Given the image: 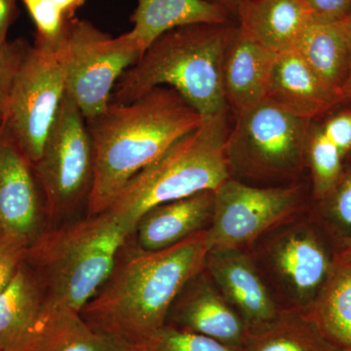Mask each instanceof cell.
Here are the masks:
<instances>
[{"label":"cell","mask_w":351,"mask_h":351,"mask_svg":"<svg viewBox=\"0 0 351 351\" xmlns=\"http://www.w3.org/2000/svg\"><path fill=\"white\" fill-rule=\"evenodd\" d=\"M38 351H135L123 339L97 331L80 313L48 306L47 319Z\"/></svg>","instance_id":"obj_23"},{"label":"cell","mask_w":351,"mask_h":351,"mask_svg":"<svg viewBox=\"0 0 351 351\" xmlns=\"http://www.w3.org/2000/svg\"><path fill=\"white\" fill-rule=\"evenodd\" d=\"M276 57L237 25L223 64L226 103L237 114L265 100Z\"/></svg>","instance_id":"obj_19"},{"label":"cell","mask_w":351,"mask_h":351,"mask_svg":"<svg viewBox=\"0 0 351 351\" xmlns=\"http://www.w3.org/2000/svg\"><path fill=\"white\" fill-rule=\"evenodd\" d=\"M66 93L61 48L48 50L34 44L16 76L3 123L32 165L43 154Z\"/></svg>","instance_id":"obj_9"},{"label":"cell","mask_w":351,"mask_h":351,"mask_svg":"<svg viewBox=\"0 0 351 351\" xmlns=\"http://www.w3.org/2000/svg\"><path fill=\"white\" fill-rule=\"evenodd\" d=\"M204 270L249 332L269 324L281 311L255 258L244 249L208 251Z\"/></svg>","instance_id":"obj_13"},{"label":"cell","mask_w":351,"mask_h":351,"mask_svg":"<svg viewBox=\"0 0 351 351\" xmlns=\"http://www.w3.org/2000/svg\"><path fill=\"white\" fill-rule=\"evenodd\" d=\"M34 169L52 223L88 202L94 180L93 144L86 119L68 92Z\"/></svg>","instance_id":"obj_8"},{"label":"cell","mask_w":351,"mask_h":351,"mask_svg":"<svg viewBox=\"0 0 351 351\" xmlns=\"http://www.w3.org/2000/svg\"><path fill=\"white\" fill-rule=\"evenodd\" d=\"M237 18L247 36L277 55L295 49L315 21L306 0H242Z\"/></svg>","instance_id":"obj_17"},{"label":"cell","mask_w":351,"mask_h":351,"mask_svg":"<svg viewBox=\"0 0 351 351\" xmlns=\"http://www.w3.org/2000/svg\"><path fill=\"white\" fill-rule=\"evenodd\" d=\"M338 263H351V244L350 246L346 247L345 250L339 254L337 258Z\"/></svg>","instance_id":"obj_35"},{"label":"cell","mask_w":351,"mask_h":351,"mask_svg":"<svg viewBox=\"0 0 351 351\" xmlns=\"http://www.w3.org/2000/svg\"><path fill=\"white\" fill-rule=\"evenodd\" d=\"M351 95V73H350V82H348V90H346V98H350V96ZM348 103V101H346Z\"/></svg>","instance_id":"obj_36"},{"label":"cell","mask_w":351,"mask_h":351,"mask_svg":"<svg viewBox=\"0 0 351 351\" xmlns=\"http://www.w3.org/2000/svg\"><path fill=\"white\" fill-rule=\"evenodd\" d=\"M241 348L169 324L134 346L135 351H241Z\"/></svg>","instance_id":"obj_26"},{"label":"cell","mask_w":351,"mask_h":351,"mask_svg":"<svg viewBox=\"0 0 351 351\" xmlns=\"http://www.w3.org/2000/svg\"><path fill=\"white\" fill-rule=\"evenodd\" d=\"M306 313L339 351H351V263H338Z\"/></svg>","instance_id":"obj_24"},{"label":"cell","mask_w":351,"mask_h":351,"mask_svg":"<svg viewBox=\"0 0 351 351\" xmlns=\"http://www.w3.org/2000/svg\"><path fill=\"white\" fill-rule=\"evenodd\" d=\"M29 244L15 235L4 233L0 237V293L12 281L25 262Z\"/></svg>","instance_id":"obj_30"},{"label":"cell","mask_w":351,"mask_h":351,"mask_svg":"<svg viewBox=\"0 0 351 351\" xmlns=\"http://www.w3.org/2000/svg\"><path fill=\"white\" fill-rule=\"evenodd\" d=\"M316 21L332 22L351 15V0H306Z\"/></svg>","instance_id":"obj_31"},{"label":"cell","mask_w":351,"mask_h":351,"mask_svg":"<svg viewBox=\"0 0 351 351\" xmlns=\"http://www.w3.org/2000/svg\"><path fill=\"white\" fill-rule=\"evenodd\" d=\"M237 27L197 24L159 36L115 84L110 101L127 104L156 87H169L203 117L228 110L223 82L226 51Z\"/></svg>","instance_id":"obj_3"},{"label":"cell","mask_w":351,"mask_h":351,"mask_svg":"<svg viewBox=\"0 0 351 351\" xmlns=\"http://www.w3.org/2000/svg\"><path fill=\"white\" fill-rule=\"evenodd\" d=\"M130 235L108 211L44 230L25 262L38 276L47 306L80 313L107 280Z\"/></svg>","instance_id":"obj_4"},{"label":"cell","mask_w":351,"mask_h":351,"mask_svg":"<svg viewBox=\"0 0 351 351\" xmlns=\"http://www.w3.org/2000/svg\"><path fill=\"white\" fill-rule=\"evenodd\" d=\"M17 0H0V47L7 43L9 29L17 17Z\"/></svg>","instance_id":"obj_32"},{"label":"cell","mask_w":351,"mask_h":351,"mask_svg":"<svg viewBox=\"0 0 351 351\" xmlns=\"http://www.w3.org/2000/svg\"><path fill=\"white\" fill-rule=\"evenodd\" d=\"M294 218L267 233L260 262L288 302L286 308L309 311L338 262L308 221Z\"/></svg>","instance_id":"obj_11"},{"label":"cell","mask_w":351,"mask_h":351,"mask_svg":"<svg viewBox=\"0 0 351 351\" xmlns=\"http://www.w3.org/2000/svg\"><path fill=\"white\" fill-rule=\"evenodd\" d=\"M230 14L208 0H137L131 16L132 34L145 49L159 36L177 27L228 24Z\"/></svg>","instance_id":"obj_21"},{"label":"cell","mask_w":351,"mask_h":351,"mask_svg":"<svg viewBox=\"0 0 351 351\" xmlns=\"http://www.w3.org/2000/svg\"><path fill=\"white\" fill-rule=\"evenodd\" d=\"M61 49L66 92L85 119L105 112L120 76L145 51L131 31L112 38L93 23L76 17L69 22Z\"/></svg>","instance_id":"obj_7"},{"label":"cell","mask_w":351,"mask_h":351,"mask_svg":"<svg viewBox=\"0 0 351 351\" xmlns=\"http://www.w3.org/2000/svg\"><path fill=\"white\" fill-rule=\"evenodd\" d=\"M214 202V191H202L152 207L136 225V243L144 250H163L207 230L213 217Z\"/></svg>","instance_id":"obj_18"},{"label":"cell","mask_w":351,"mask_h":351,"mask_svg":"<svg viewBox=\"0 0 351 351\" xmlns=\"http://www.w3.org/2000/svg\"><path fill=\"white\" fill-rule=\"evenodd\" d=\"M130 237L80 315L97 331L135 346L165 326L176 298L204 269L209 247L206 230L158 251L144 250Z\"/></svg>","instance_id":"obj_1"},{"label":"cell","mask_w":351,"mask_h":351,"mask_svg":"<svg viewBox=\"0 0 351 351\" xmlns=\"http://www.w3.org/2000/svg\"><path fill=\"white\" fill-rule=\"evenodd\" d=\"M47 304L38 276L24 262L0 293V351H38Z\"/></svg>","instance_id":"obj_16"},{"label":"cell","mask_w":351,"mask_h":351,"mask_svg":"<svg viewBox=\"0 0 351 351\" xmlns=\"http://www.w3.org/2000/svg\"><path fill=\"white\" fill-rule=\"evenodd\" d=\"M208 1L218 4L225 8L230 15H234L237 17V9L242 0H208Z\"/></svg>","instance_id":"obj_34"},{"label":"cell","mask_w":351,"mask_h":351,"mask_svg":"<svg viewBox=\"0 0 351 351\" xmlns=\"http://www.w3.org/2000/svg\"><path fill=\"white\" fill-rule=\"evenodd\" d=\"M29 48L23 38L7 41L0 47V125L5 121L14 82Z\"/></svg>","instance_id":"obj_29"},{"label":"cell","mask_w":351,"mask_h":351,"mask_svg":"<svg viewBox=\"0 0 351 351\" xmlns=\"http://www.w3.org/2000/svg\"><path fill=\"white\" fill-rule=\"evenodd\" d=\"M166 324L239 348L249 334L241 316L219 293L204 269L182 289L171 306Z\"/></svg>","instance_id":"obj_14"},{"label":"cell","mask_w":351,"mask_h":351,"mask_svg":"<svg viewBox=\"0 0 351 351\" xmlns=\"http://www.w3.org/2000/svg\"><path fill=\"white\" fill-rule=\"evenodd\" d=\"M321 214L331 232L343 241L351 244V165L343 169L336 186L319 200Z\"/></svg>","instance_id":"obj_27"},{"label":"cell","mask_w":351,"mask_h":351,"mask_svg":"<svg viewBox=\"0 0 351 351\" xmlns=\"http://www.w3.org/2000/svg\"><path fill=\"white\" fill-rule=\"evenodd\" d=\"M214 193L213 217L206 230L209 250L250 246L295 218L302 203L297 184L260 188L233 177Z\"/></svg>","instance_id":"obj_10"},{"label":"cell","mask_w":351,"mask_h":351,"mask_svg":"<svg viewBox=\"0 0 351 351\" xmlns=\"http://www.w3.org/2000/svg\"><path fill=\"white\" fill-rule=\"evenodd\" d=\"M311 122L267 99L237 114L226 142L232 177L257 181L297 178L306 163Z\"/></svg>","instance_id":"obj_6"},{"label":"cell","mask_w":351,"mask_h":351,"mask_svg":"<svg viewBox=\"0 0 351 351\" xmlns=\"http://www.w3.org/2000/svg\"><path fill=\"white\" fill-rule=\"evenodd\" d=\"M346 157L338 145L321 129L317 122H311L307 136L306 162L311 169L314 197L322 199L336 186L345 169Z\"/></svg>","instance_id":"obj_25"},{"label":"cell","mask_w":351,"mask_h":351,"mask_svg":"<svg viewBox=\"0 0 351 351\" xmlns=\"http://www.w3.org/2000/svg\"><path fill=\"white\" fill-rule=\"evenodd\" d=\"M265 99L311 121L346 103V97L323 82L295 49L277 55Z\"/></svg>","instance_id":"obj_15"},{"label":"cell","mask_w":351,"mask_h":351,"mask_svg":"<svg viewBox=\"0 0 351 351\" xmlns=\"http://www.w3.org/2000/svg\"><path fill=\"white\" fill-rule=\"evenodd\" d=\"M321 80L346 97L351 73V15L346 19L314 21L295 49Z\"/></svg>","instance_id":"obj_20"},{"label":"cell","mask_w":351,"mask_h":351,"mask_svg":"<svg viewBox=\"0 0 351 351\" xmlns=\"http://www.w3.org/2000/svg\"><path fill=\"white\" fill-rule=\"evenodd\" d=\"M4 234L3 230H2L1 226H0V237H2V235Z\"/></svg>","instance_id":"obj_37"},{"label":"cell","mask_w":351,"mask_h":351,"mask_svg":"<svg viewBox=\"0 0 351 351\" xmlns=\"http://www.w3.org/2000/svg\"><path fill=\"white\" fill-rule=\"evenodd\" d=\"M226 117V112L204 117L197 128L134 176L107 211L132 234L138 219L152 207L216 191L232 177Z\"/></svg>","instance_id":"obj_5"},{"label":"cell","mask_w":351,"mask_h":351,"mask_svg":"<svg viewBox=\"0 0 351 351\" xmlns=\"http://www.w3.org/2000/svg\"><path fill=\"white\" fill-rule=\"evenodd\" d=\"M348 103L350 104V106H351V95L350 96V98H348Z\"/></svg>","instance_id":"obj_38"},{"label":"cell","mask_w":351,"mask_h":351,"mask_svg":"<svg viewBox=\"0 0 351 351\" xmlns=\"http://www.w3.org/2000/svg\"><path fill=\"white\" fill-rule=\"evenodd\" d=\"M203 119L175 90L161 86L131 103L110 101L105 112L86 119L95 159L88 216L107 211L134 176Z\"/></svg>","instance_id":"obj_2"},{"label":"cell","mask_w":351,"mask_h":351,"mask_svg":"<svg viewBox=\"0 0 351 351\" xmlns=\"http://www.w3.org/2000/svg\"><path fill=\"white\" fill-rule=\"evenodd\" d=\"M241 351H339L304 311L281 308L271 322L249 332Z\"/></svg>","instance_id":"obj_22"},{"label":"cell","mask_w":351,"mask_h":351,"mask_svg":"<svg viewBox=\"0 0 351 351\" xmlns=\"http://www.w3.org/2000/svg\"><path fill=\"white\" fill-rule=\"evenodd\" d=\"M45 206L34 165L0 125V226L29 245L43 232Z\"/></svg>","instance_id":"obj_12"},{"label":"cell","mask_w":351,"mask_h":351,"mask_svg":"<svg viewBox=\"0 0 351 351\" xmlns=\"http://www.w3.org/2000/svg\"><path fill=\"white\" fill-rule=\"evenodd\" d=\"M34 25L36 34L34 45L45 49L57 51L63 45L66 29L71 21L52 0H21Z\"/></svg>","instance_id":"obj_28"},{"label":"cell","mask_w":351,"mask_h":351,"mask_svg":"<svg viewBox=\"0 0 351 351\" xmlns=\"http://www.w3.org/2000/svg\"><path fill=\"white\" fill-rule=\"evenodd\" d=\"M69 21L75 19L78 9L84 5L86 0H52Z\"/></svg>","instance_id":"obj_33"}]
</instances>
